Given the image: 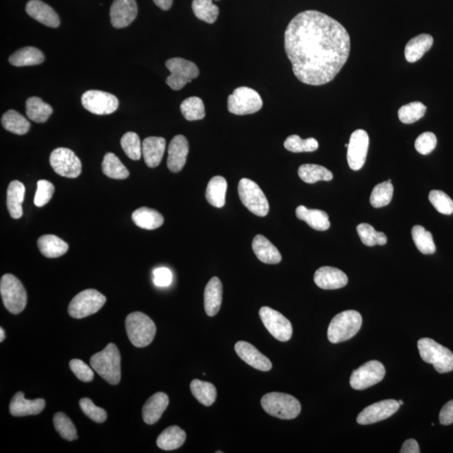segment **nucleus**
Segmentation results:
<instances>
[{
  "mask_svg": "<svg viewBox=\"0 0 453 453\" xmlns=\"http://www.w3.org/2000/svg\"><path fill=\"white\" fill-rule=\"evenodd\" d=\"M132 220L138 228L146 230H154L164 223V218L154 209L143 207L137 209L132 215Z\"/></svg>",
  "mask_w": 453,
  "mask_h": 453,
  "instance_id": "34",
  "label": "nucleus"
},
{
  "mask_svg": "<svg viewBox=\"0 0 453 453\" xmlns=\"http://www.w3.org/2000/svg\"><path fill=\"white\" fill-rule=\"evenodd\" d=\"M5 339V331H3V329L1 328H0V342H3V340Z\"/></svg>",
  "mask_w": 453,
  "mask_h": 453,
  "instance_id": "59",
  "label": "nucleus"
},
{
  "mask_svg": "<svg viewBox=\"0 0 453 453\" xmlns=\"http://www.w3.org/2000/svg\"><path fill=\"white\" fill-rule=\"evenodd\" d=\"M50 163L56 173L63 177L77 178L82 172L81 160L70 149H54L50 156Z\"/></svg>",
  "mask_w": 453,
  "mask_h": 453,
  "instance_id": "12",
  "label": "nucleus"
},
{
  "mask_svg": "<svg viewBox=\"0 0 453 453\" xmlns=\"http://www.w3.org/2000/svg\"><path fill=\"white\" fill-rule=\"evenodd\" d=\"M223 301V284L218 277L209 280L204 291V308L208 317H215L219 312Z\"/></svg>",
  "mask_w": 453,
  "mask_h": 453,
  "instance_id": "26",
  "label": "nucleus"
},
{
  "mask_svg": "<svg viewBox=\"0 0 453 453\" xmlns=\"http://www.w3.org/2000/svg\"><path fill=\"white\" fill-rule=\"evenodd\" d=\"M417 346L422 360L432 365L438 373L452 371L453 354L448 348L428 338L419 340Z\"/></svg>",
  "mask_w": 453,
  "mask_h": 453,
  "instance_id": "6",
  "label": "nucleus"
},
{
  "mask_svg": "<svg viewBox=\"0 0 453 453\" xmlns=\"http://www.w3.org/2000/svg\"><path fill=\"white\" fill-rule=\"evenodd\" d=\"M260 317L265 327L276 339L287 342L291 339L293 332L292 325L282 313L269 306H263L260 310Z\"/></svg>",
  "mask_w": 453,
  "mask_h": 453,
  "instance_id": "13",
  "label": "nucleus"
},
{
  "mask_svg": "<svg viewBox=\"0 0 453 453\" xmlns=\"http://www.w3.org/2000/svg\"><path fill=\"white\" fill-rule=\"evenodd\" d=\"M420 452L417 441L414 439L406 440L400 451V453H419Z\"/></svg>",
  "mask_w": 453,
  "mask_h": 453,
  "instance_id": "57",
  "label": "nucleus"
},
{
  "mask_svg": "<svg viewBox=\"0 0 453 453\" xmlns=\"http://www.w3.org/2000/svg\"><path fill=\"white\" fill-rule=\"evenodd\" d=\"M125 327L127 334L134 346L145 347L154 340L156 333V324L144 313H130L126 318Z\"/></svg>",
  "mask_w": 453,
  "mask_h": 453,
  "instance_id": "5",
  "label": "nucleus"
},
{
  "mask_svg": "<svg viewBox=\"0 0 453 453\" xmlns=\"http://www.w3.org/2000/svg\"><path fill=\"white\" fill-rule=\"evenodd\" d=\"M181 111L188 121H201L206 115L203 100L198 97H190L183 101L181 104Z\"/></svg>",
  "mask_w": 453,
  "mask_h": 453,
  "instance_id": "44",
  "label": "nucleus"
},
{
  "mask_svg": "<svg viewBox=\"0 0 453 453\" xmlns=\"http://www.w3.org/2000/svg\"><path fill=\"white\" fill-rule=\"evenodd\" d=\"M227 189L226 179L220 177V175H217L208 182L207 190H206V198L213 207L223 208L226 203Z\"/></svg>",
  "mask_w": 453,
  "mask_h": 453,
  "instance_id": "32",
  "label": "nucleus"
},
{
  "mask_svg": "<svg viewBox=\"0 0 453 453\" xmlns=\"http://www.w3.org/2000/svg\"><path fill=\"white\" fill-rule=\"evenodd\" d=\"M437 136L432 132H425L419 136L415 142V147L421 155H428L435 149Z\"/></svg>",
  "mask_w": 453,
  "mask_h": 453,
  "instance_id": "53",
  "label": "nucleus"
},
{
  "mask_svg": "<svg viewBox=\"0 0 453 453\" xmlns=\"http://www.w3.org/2000/svg\"><path fill=\"white\" fill-rule=\"evenodd\" d=\"M261 406L265 413L282 420L297 418L302 411L301 403L297 398L278 392L269 393L262 397Z\"/></svg>",
  "mask_w": 453,
  "mask_h": 453,
  "instance_id": "4",
  "label": "nucleus"
},
{
  "mask_svg": "<svg viewBox=\"0 0 453 453\" xmlns=\"http://www.w3.org/2000/svg\"><path fill=\"white\" fill-rule=\"evenodd\" d=\"M284 146L287 151L293 153H301L316 151L319 145H318L316 138H308L306 140H302L297 134H293V136L288 137L284 140Z\"/></svg>",
  "mask_w": 453,
  "mask_h": 453,
  "instance_id": "46",
  "label": "nucleus"
},
{
  "mask_svg": "<svg viewBox=\"0 0 453 453\" xmlns=\"http://www.w3.org/2000/svg\"><path fill=\"white\" fill-rule=\"evenodd\" d=\"M357 232L364 245L369 247L384 245L387 243V237L382 232H378L368 223H360L357 227Z\"/></svg>",
  "mask_w": 453,
  "mask_h": 453,
  "instance_id": "45",
  "label": "nucleus"
},
{
  "mask_svg": "<svg viewBox=\"0 0 453 453\" xmlns=\"http://www.w3.org/2000/svg\"><path fill=\"white\" fill-rule=\"evenodd\" d=\"M192 7L195 16L206 23L213 24L218 19L219 9L212 0H193Z\"/></svg>",
  "mask_w": 453,
  "mask_h": 453,
  "instance_id": "41",
  "label": "nucleus"
},
{
  "mask_svg": "<svg viewBox=\"0 0 453 453\" xmlns=\"http://www.w3.org/2000/svg\"><path fill=\"white\" fill-rule=\"evenodd\" d=\"M153 1L160 10L167 11L171 9L173 0H153Z\"/></svg>",
  "mask_w": 453,
  "mask_h": 453,
  "instance_id": "58",
  "label": "nucleus"
},
{
  "mask_svg": "<svg viewBox=\"0 0 453 453\" xmlns=\"http://www.w3.org/2000/svg\"><path fill=\"white\" fill-rule=\"evenodd\" d=\"M398 402H399V405H400V406H402V405H403V402H402V400H399Z\"/></svg>",
  "mask_w": 453,
  "mask_h": 453,
  "instance_id": "60",
  "label": "nucleus"
},
{
  "mask_svg": "<svg viewBox=\"0 0 453 453\" xmlns=\"http://www.w3.org/2000/svg\"><path fill=\"white\" fill-rule=\"evenodd\" d=\"M429 200L437 212L445 215L453 213V201L443 191L432 190L429 193Z\"/></svg>",
  "mask_w": 453,
  "mask_h": 453,
  "instance_id": "50",
  "label": "nucleus"
},
{
  "mask_svg": "<svg viewBox=\"0 0 453 453\" xmlns=\"http://www.w3.org/2000/svg\"><path fill=\"white\" fill-rule=\"evenodd\" d=\"M433 45V37L428 34H421L411 39L406 44L405 57L407 62L413 63L419 61Z\"/></svg>",
  "mask_w": 453,
  "mask_h": 453,
  "instance_id": "30",
  "label": "nucleus"
},
{
  "mask_svg": "<svg viewBox=\"0 0 453 453\" xmlns=\"http://www.w3.org/2000/svg\"><path fill=\"white\" fill-rule=\"evenodd\" d=\"M0 293L3 305L10 313L17 315L23 312L27 303V294L23 284L16 276L11 274L2 276Z\"/></svg>",
  "mask_w": 453,
  "mask_h": 453,
  "instance_id": "7",
  "label": "nucleus"
},
{
  "mask_svg": "<svg viewBox=\"0 0 453 453\" xmlns=\"http://www.w3.org/2000/svg\"><path fill=\"white\" fill-rule=\"evenodd\" d=\"M26 115L31 121L42 123L52 114V108L38 97H29L25 104Z\"/></svg>",
  "mask_w": 453,
  "mask_h": 453,
  "instance_id": "36",
  "label": "nucleus"
},
{
  "mask_svg": "<svg viewBox=\"0 0 453 453\" xmlns=\"http://www.w3.org/2000/svg\"><path fill=\"white\" fill-rule=\"evenodd\" d=\"M70 368L74 373L75 376L82 382L92 381L95 377V373L93 369L90 368L88 365H86L84 361L80 359H73L69 363Z\"/></svg>",
  "mask_w": 453,
  "mask_h": 453,
  "instance_id": "54",
  "label": "nucleus"
},
{
  "mask_svg": "<svg viewBox=\"0 0 453 453\" xmlns=\"http://www.w3.org/2000/svg\"><path fill=\"white\" fill-rule=\"evenodd\" d=\"M317 286L323 290H336L346 286L348 282L345 273L330 267H321L314 276Z\"/></svg>",
  "mask_w": 453,
  "mask_h": 453,
  "instance_id": "21",
  "label": "nucleus"
},
{
  "mask_svg": "<svg viewBox=\"0 0 453 453\" xmlns=\"http://www.w3.org/2000/svg\"><path fill=\"white\" fill-rule=\"evenodd\" d=\"M171 75L167 78V84L175 91L184 88L188 82L199 76V69L194 62L181 58L168 60L166 62Z\"/></svg>",
  "mask_w": 453,
  "mask_h": 453,
  "instance_id": "11",
  "label": "nucleus"
},
{
  "mask_svg": "<svg viewBox=\"0 0 453 453\" xmlns=\"http://www.w3.org/2000/svg\"><path fill=\"white\" fill-rule=\"evenodd\" d=\"M439 420L441 424L448 426L453 423V400L445 404L441 410Z\"/></svg>",
  "mask_w": 453,
  "mask_h": 453,
  "instance_id": "56",
  "label": "nucleus"
},
{
  "mask_svg": "<svg viewBox=\"0 0 453 453\" xmlns=\"http://www.w3.org/2000/svg\"><path fill=\"white\" fill-rule=\"evenodd\" d=\"M82 106L90 113L108 115L114 113L119 108V100L110 93L89 90L82 97Z\"/></svg>",
  "mask_w": 453,
  "mask_h": 453,
  "instance_id": "14",
  "label": "nucleus"
},
{
  "mask_svg": "<svg viewBox=\"0 0 453 453\" xmlns=\"http://www.w3.org/2000/svg\"><path fill=\"white\" fill-rule=\"evenodd\" d=\"M369 145L368 133L364 130H355L348 143L347 159L352 170H360L366 162Z\"/></svg>",
  "mask_w": 453,
  "mask_h": 453,
  "instance_id": "16",
  "label": "nucleus"
},
{
  "mask_svg": "<svg viewBox=\"0 0 453 453\" xmlns=\"http://www.w3.org/2000/svg\"><path fill=\"white\" fill-rule=\"evenodd\" d=\"M54 192L55 186L51 182L47 181V180H40L37 182V191L34 204L36 207H44L50 201Z\"/></svg>",
  "mask_w": 453,
  "mask_h": 453,
  "instance_id": "51",
  "label": "nucleus"
},
{
  "mask_svg": "<svg viewBox=\"0 0 453 453\" xmlns=\"http://www.w3.org/2000/svg\"><path fill=\"white\" fill-rule=\"evenodd\" d=\"M168 405H169V398L167 394L158 392L153 395L145 402L142 410V417L146 424L153 425L158 421Z\"/></svg>",
  "mask_w": 453,
  "mask_h": 453,
  "instance_id": "24",
  "label": "nucleus"
},
{
  "mask_svg": "<svg viewBox=\"0 0 453 453\" xmlns=\"http://www.w3.org/2000/svg\"><path fill=\"white\" fill-rule=\"evenodd\" d=\"M26 13L40 24L48 27L58 28L60 25V19L58 14L51 6L40 0H31L25 7Z\"/></svg>",
  "mask_w": 453,
  "mask_h": 453,
  "instance_id": "22",
  "label": "nucleus"
},
{
  "mask_svg": "<svg viewBox=\"0 0 453 453\" xmlns=\"http://www.w3.org/2000/svg\"><path fill=\"white\" fill-rule=\"evenodd\" d=\"M242 204L254 215L265 217L268 215L269 205L267 197L256 182L243 178L238 186Z\"/></svg>",
  "mask_w": 453,
  "mask_h": 453,
  "instance_id": "8",
  "label": "nucleus"
},
{
  "mask_svg": "<svg viewBox=\"0 0 453 453\" xmlns=\"http://www.w3.org/2000/svg\"><path fill=\"white\" fill-rule=\"evenodd\" d=\"M121 356L117 346L108 343L103 350L93 355L90 364L93 369L108 384L116 385L121 380Z\"/></svg>",
  "mask_w": 453,
  "mask_h": 453,
  "instance_id": "2",
  "label": "nucleus"
},
{
  "mask_svg": "<svg viewBox=\"0 0 453 453\" xmlns=\"http://www.w3.org/2000/svg\"><path fill=\"white\" fill-rule=\"evenodd\" d=\"M106 297L99 291L88 289L78 293L69 306V315L77 319L93 315L103 308Z\"/></svg>",
  "mask_w": 453,
  "mask_h": 453,
  "instance_id": "10",
  "label": "nucleus"
},
{
  "mask_svg": "<svg viewBox=\"0 0 453 453\" xmlns=\"http://www.w3.org/2000/svg\"><path fill=\"white\" fill-rule=\"evenodd\" d=\"M252 248L258 259L265 264L276 265L282 260L279 250L263 235H256L254 238Z\"/></svg>",
  "mask_w": 453,
  "mask_h": 453,
  "instance_id": "27",
  "label": "nucleus"
},
{
  "mask_svg": "<svg viewBox=\"0 0 453 453\" xmlns=\"http://www.w3.org/2000/svg\"><path fill=\"white\" fill-rule=\"evenodd\" d=\"M295 213L299 220L304 221L313 230L326 231L330 228L329 217L328 213L324 211L318 210V209H308L304 206H299Z\"/></svg>",
  "mask_w": 453,
  "mask_h": 453,
  "instance_id": "29",
  "label": "nucleus"
},
{
  "mask_svg": "<svg viewBox=\"0 0 453 453\" xmlns=\"http://www.w3.org/2000/svg\"><path fill=\"white\" fill-rule=\"evenodd\" d=\"M138 6L136 0H114L110 8V21L114 28L127 27L136 20Z\"/></svg>",
  "mask_w": 453,
  "mask_h": 453,
  "instance_id": "18",
  "label": "nucleus"
},
{
  "mask_svg": "<svg viewBox=\"0 0 453 453\" xmlns=\"http://www.w3.org/2000/svg\"><path fill=\"white\" fill-rule=\"evenodd\" d=\"M153 276H154V283L156 286L167 287L169 286L172 282V273L169 269L166 267H160L154 269L153 271Z\"/></svg>",
  "mask_w": 453,
  "mask_h": 453,
  "instance_id": "55",
  "label": "nucleus"
},
{
  "mask_svg": "<svg viewBox=\"0 0 453 453\" xmlns=\"http://www.w3.org/2000/svg\"><path fill=\"white\" fill-rule=\"evenodd\" d=\"M164 149H166V140L162 137H148L145 138L142 143V155L145 162L149 168L158 167L162 162Z\"/></svg>",
  "mask_w": 453,
  "mask_h": 453,
  "instance_id": "25",
  "label": "nucleus"
},
{
  "mask_svg": "<svg viewBox=\"0 0 453 453\" xmlns=\"http://www.w3.org/2000/svg\"><path fill=\"white\" fill-rule=\"evenodd\" d=\"M1 123L7 131L18 136H23L31 129V123L16 110L7 111L3 115Z\"/></svg>",
  "mask_w": 453,
  "mask_h": 453,
  "instance_id": "38",
  "label": "nucleus"
},
{
  "mask_svg": "<svg viewBox=\"0 0 453 453\" xmlns=\"http://www.w3.org/2000/svg\"><path fill=\"white\" fill-rule=\"evenodd\" d=\"M191 391L195 398L204 406H210L217 399V389L215 385L209 382L194 380L190 385Z\"/></svg>",
  "mask_w": 453,
  "mask_h": 453,
  "instance_id": "39",
  "label": "nucleus"
},
{
  "mask_svg": "<svg viewBox=\"0 0 453 453\" xmlns=\"http://www.w3.org/2000/svg\"><path fill=\"white\" fill-rule=\"evenodd\" d=\"M413 241L420 252L424 254H432L436 252V245L432 234L426 231L424 227L415 225L411 230Z\"/></svg>",
  "mask_w": 453,
  "mask_h": 453,
  "instance_id": "42",
  "label": "nucleus"
},
{
  "mask_svg": "<svg viewBox=\"0 0 453 453\" xmlns=\"http://www.w3.org/2000/svg\"><path fill=\"white\" fill-rule=\"evenodd\" d=\"M121 144L123 151L131 160H138L142 156V145L138 134L128 132L121 138Z\"/></svg>",
  "mask_w": 453,
  "mask_h": 453,
  "instance_id": "48",
  "label": "nucleus"
},
{
  "mask_svg": "<svg viewBox=\"0 0 453 453\" xmlns=\"http://www.w3.org/2000/svg\"><path fill=\"white\" fill-rule=\"evenodd\" d=\"M25 187L23 183L19 181H13L10 183L7 190V208H8L11 218L14 219H21L23 215L22 204L25 199Z\"/></svg>",
  "mask_w": 453,
  "mask_h": 453,
  "instance_id": "28",
  "label": "nucleus"
},
{
  "mask_svg": "<svg viewBox=\"0 0 453 453\" xmlns=\"http://www.w3.org/2000/svg\"><path fill=\"white\" fill-rule=\"evenodd\" d=\"M385 376L384 366L379 361H369L355 369L350 378L351 387L363 391L374 387L383 380Z\"/></svg>",
  "mask_w": 453,
  "mask_h": 453,
  "instance_id": "15",
  "label": "nucleus"
},
{
  "mask_svg": "<svg viewBox=\"0 0 453 453\" xmlns=\"http://www.w3.org/2000/svg\"><path fill=\"white\" fill-rule=\"evenodd\" d=\"M399 402L395 400H385L366 407L358 415L359 425H370L385 420L398 411Z\"/></svg>",
  "mask_w": 453,
  "mask_h": 453,
  "instance_id": "17",
  "label": "nucleus"
},
{
  "mask_svg": "<svg viewBox=\"0 0 453 453\" xmlns=\"http://www.w3.org/2000/svg\"><path fill=\"white\" fill-rule=\"evenodd\" d=\"M46 406L43 399L26 400L22 392H18L13 397L10 404V413L13 417H26V415H38Z\"/></svg>",
  "mask_w": 453,
  "mask_h": 453,
  "instance_id": "23",
  "label": "nucleus"
},
{
  "mask_svg": "<svg viewBox=\"0 0 453 453\" xmlns=\"http://www.w3.org/2000/svg\"><path fill=\"white\" fill-rule=\"evenodd\" d=\"M79 405L84 414L93 421L103 423L107 420L106 411L102 408L96 406L91 400L88 398L82 399Z\"/></svg>",
  "mask_w": 453,
  "mask_h": 453,
  "instance_id": "52",
  "label": "nucleus"
},
{
  "mask_svg": "<svg viewBox=\"0 0 453 453\" xmlns=\"http://www.w3.org/2000/svg\"><path fill=\"white\" fill-rule=\"evenodd\" d=\"M45 61V57L39 49L27 47L20 49L10 56L9 62L14 66L40 65Z\"/></svg>",
  "mask_w": 453,
  "mask_h": 453,
  "instance_id": "35",
  "label": "nucleus"
},
{
  "mask_svg": "<svg viewBox=\"0 0 453 453\" xmlns=\"http://www.w3.org/2000/svg\"><path fill=\"white\" fill-rule=\"evenodd\" d=\"M189 152V143L186 137L175 136L168 148L167 167L174 173L181 171L185 167Z\"/></svg>",
  "mask_w": 453,
  "mask_h": 453,
  "instance_id": "20",
  "label": "nucleus"
},
{
  "mask_svg": "<svg viewBox=\"0 0 453 453\" xmlns=\"http://www.w3.org/2000/svg\"><path fill=\"white\" fill-rule=\"evenodd\" d=\"M298 175L303 182L313 184L320 181L329 182L333 177L330 171L315 164H304L299 167Z\"/></svg>",
  "mask_w": 453,
  "mask_h": 453,
  "instance_id": "37",
  "label": "nucleus"
},
{
  "mask_svg": "<svg viewBox=\"0 0 453 453\" xmlns=\"http://www.w3.org/2000/svg\"><path fill=\"white\" fill-rule=\"evenodd\" d=\"M103 174L108 177L123 180L129 177L130 172L114 153H107L102 163Z\"/></svg>",
  "mask_w": 453,
  "mask_h": 453,
  "instance_id": "40",
  "label": "nucleus"
},
{
  "mask_svg": "<svg viewBox=\"0 0 453 453\" xmlns=\"http://www.w3.org/2000/svg\"><path fill=\"white\" fill-rule=\"evenodd\" d=\"M53 422L56 430L63 439L74 441L77 439V430L73 423L65 414L58 413L55 414Z\"/></svg>",
  "mask_w": 453,
  "mask_h": 453,
  "instance_id": "49",
  "label": "nucleus"
},
{
  "mask_svg": "<svg viewBox=\"0 0 453 453\" xmlns=\"http://www.w3.org/2000/svg\"><path fill=\"white\" fill-rule=\"evenodd\" d=\"M393 193H394V186L392 185L391 180L380 183L374 187L370 196V204L376 208L385 207L391 204Z\"/></svg>",
  "mask_w": 453,
  "mask_h": 453,
  "instance_id": "43",
  "label": "nucleus"
},
{
  "mask_svg": "<svg viewBox=\"0 0 453 453\" xmlns=\"http://www.w3.org/2000/svg\"><path fill=\"white\" fill-rule=\"evenodd\" d=\"M350 49L345 27L319 11L298 14L284 32V50L292 70L305 84L321 86L334 79L346 64Z\"/></svg>",
  "mask_w": 453,
  "mask_h": 453,
  "instance_id": "1",
  "label": "nucleus"
},
{
  "mask_svg": "<svg viewBox=\"0 0 453 453\" xmlns=\"http://www.w3.org/2000/svg\"><path fill=\"white\" fill-rule=\"evenodd\" d=\"M37 245L45 257L54 258L64 256L69 249V245L58 236L47 234L41 236L37 241Z\"/></svg>",
  "mask_w": 453,
  "mask_h": 453,
  "instance_id": "31",
  "label": "nucleus"
},
{
  "mask_svg": "<svg viewBox=\"0 0 453 453\" xmlns=\"http://www.w3.org/2000/svg\"><path fill=\"white\" fill-rule=\"evenodd\" d=\"M363 318L354 310H344L332 318L328 329V338L332 343L350 340L360 330Z\"/></svg>",
  "mask_w": 453,
  "mask_h": 453,
  "instance_id": "3",
  "label": "nucleus"
},
{
  "mask_svg": "<svg viewBox=\"0 0 453 453\" xmlns=\"http://www.w3.org/2000/svg\"><path fill=\"white\" fill-rule=\"evenodd\" d=\"M263 106V101L256 90L248 87L236 88L233 95L228 96V110L236 115H248L257 113Z\"/></svg>",
  "mask_w": 453,
  "mask_h": 453,
  "instance_id": "9",
  "label": "nucleus"
},
{
  "mask_svg": "<svg viewBox=\"0 0 453 453\" xmlns=\"http://www.w3.org/2000/svg\"><path fill=\"white\" fill-rule=\"evenodd\" d=\"M186 438L184 430L177 426H172L163 430L157 438L156 444L164 451L175 450L184 444Z\"/></svg>",
  "mask_w": 453,
  "mask_h": 453,
  "instance_id": "33",
  "label": "nucleus"
},
{
  "mask_svg": "<svg viewBox=\"0 0 453 453\" xmlns=\"http://www.w3.org/2000/svg\"><path fill=\"white\" fill-rule=\"evenodd\" d=\"M236 354L247 365L260 371H269L272 368L271 360L262 354L257 348L245 341H239L234 346Z\"/></svg>",
  "mask_w": 453,
  "mask_h": 453,
  "instance_id": "19",
  "label": "nucleus"
},
{
  "mask_svg": "<svg viewBox=\"0 0 453 453\" xmlns=\"http://www.w3.org/2000/svg\"><path fill=\"white\" fill-rule=\"evenodd\" d=\"M426 107L421 102H413L400 108L398 116L400 121L406 125L413 123L425 115Z\"/></svg>",
  "mask_w": 453,
  "mask_h": 453,
  "instance_id": "47",
  "label": "nucleus"
}]
</instances>
